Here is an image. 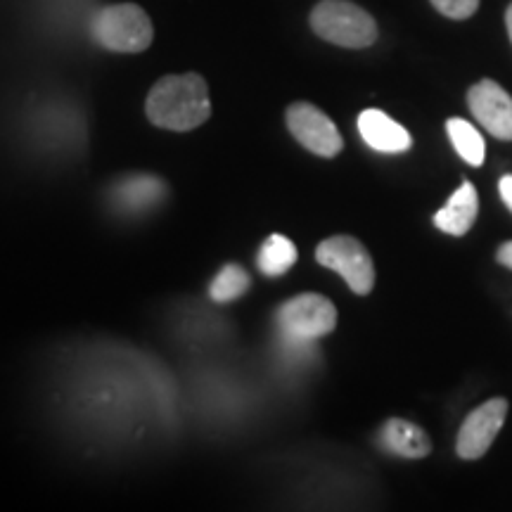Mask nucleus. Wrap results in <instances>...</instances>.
<instances>
[{"mask_svg": "<svg viewBox=\"0 0 512 512\" xmlns=\"http://www.w3.org/2000/svg\"><path fill=\"white\" fill-rule=\"evenodd\" d=\"M444 17L451 19H467L472 17L479 8V0H430Z\"/></svg>", "mask_w": 512, "mask_h": 512, "instance_id": "obj_16", "label": "nucleus"}, {"mask_svg": "<svg viewBox=\"0 0 512 512\" xmlns=\"http://www.w3.org/2000/svg\"><path fill=\"white\" fill-rule=\"evenodd\" d=\"M311 29L339 48H368L377 41V24L349 0H320L311 12Z\"/></svg>", "mask_w": 512, "mask_h": 512, "instance_id": "obj_3", "label": "nucleus"}, {"mask_svg": "<svg viewBox=\"0 0 512 512\" xmlns=\"http://www.w3.org/2000/svg\"><path fill=\"white\" fill-rule=\"evenodd\" d=\"M147 119L166 131H195L211 117L207 81L200 74H171L152 86Z\"/></svg>", "mask_w": 512, "mask_h": 512, "instance_id": "obj_1", "label": "nucleus"}, {"mask_svg": "<svg viewBox=\"0 0 512 512\" xmlns=\"http://www.w3.org/2000/svg\"><path fill=\"white\" fill-rule=\"evenodd\" d=\"M472 117L498 140H512V98L496 81L482 79L467 91Z\"/></svg>", "mask_w": 512, "mask_h": 512, "instance_id": "obj_8", "label": "nucleus"}, {"mask_svg": "<svg viewBox=\"0 0 512 512\" xmlns=\"http://www.w3.org/2000/svg\"><path fill=\"white\" fill-rule=\"evenodd\" d=\"M249 285H252V278H249L245 268L238 264H228L216 273L214 283L209 287V294L214 302L228 304V302H235V299H240L242 294L249 290Z\"/></svg>", "mask_w": 512, "mask_h": 512, "instance_id": "obj_15", "label": "nucleus"}, {"mask_svg": "<svg viewBox=\"0 0 512 512\" xmlns=\"http://www.w3.org/2000/svg\"><path fill=\"white\" fill-rule=\"evenodd\" d=\"M91 34L112 53H143L150 48L155 29L140 5L119 3L100 8L91 19Z\"/></svg>", "mask_w": 512, "mask_h": 512, "instance_id": "obj_2", "label": "nucleus"}, {"mask_svg": "<svg viewBox=\"0 0 512 512\" xmlns=\"http://www.w3.org/2000/svg\"><path fill=\"white\" fill-rule=\"evenodd\" d=\"M278 328L292 342H313L337 328V309L328 297L316 292L287 299L275 313Z\"/></svg>", "mask_w": 512, "mask_h": 512, "instance_id": "obj_4", "label": "nucleus"}, {"mask_svg": "<svg viewBox=\"0 0 512 512\" xmlns=\"http://www.w3.org/2000/svg\"><path fill=\"white\" fill-rule=\"evenodd\" d=\"M297 247L290 238L275 233L264 242V247L259 249V271L268 275V278H278V275H285L290 268L297 264Z\"/></svg>", "mask_w": 512, "mask_h": 512, "instance_id": "obj_13", "label": "nucleus"}, {"mask_svg": "<svg viewBox=\"0 0 512 512\" xmlns=\"http://www.w3.org/2000/svg\"><path fill=\"white\" fill-rule=\"evenodd\" d=\"M380 444L387 448L389 453H394V456L411 460L430 456L432 451L430 437H427L418 425L401 418H392L384 422L380 430Z\"/></svg>", "mask_w": 512, "mask_h": 512, "instance_id": "obj_11", "label": "nucleus"}, {"mask_svg": "<svg viewBox=\"0 0 512 512\" xmlns=\"http://www.w3.org/2000/svg\"><path fill=\"white\" fill-rule=\"evenodd\" d=\"M496 259H498V264H503L505 268H510L512 271V242H505V245L498 247Z\"/></svg>", "mask_w": 512, "mask_h": 512, "instance_id": "obj_18", "label": "nucleus"}, {"mask_svg": "<svg viewBox=\"0 0 512 512\" xmlns=\"http://www.w3.org/2000/svg\"><path fill=\"white\" fill-rule=\"evenodd\" d=\"M505 27H508V36L512 41V3L508 5V10H505Z\"/></svg>", "mask_w": 512, "mask_h": 512, "instance_id": "obj_19", "label": "nucleus"}, {"mask_svg": "<svg viewBox=\"0 0 512 512\" xmlns=\"http://www.w3.org/2000/svg\"><path fill=\"white\" fill-rule=\"evenodd\" d=\"M446 133H448V138H451L453 147H456L458 155L463 157L467 164H472V166L484 164V157H486L484 138H482V133H479L477 128L470 124V121L458 119V117L448 119Z\"/></svg>", "mask_w": 512, "mask_h": 512, "instance_id": "obj_14", "label": "nucleus"}, {"mask_svg": "<svg viewBox=\"0 0 512 512\" xmlns=\"http://www.w3.org/2000/svg\"><path fill=\"white\" fill-rule=\"evenodd\" d=\"M358 133L366 140L368 147H373L384 155H399V152L411 150L413 138L399 121L387 117L382 110H366L358 117Z\"/></svg>", "mask_w": 512, "mask_h": 512, "instance_id": "obj_9", "label": "nucleus"}, {"mask_svg": "<svg viewBox=\"0 0 512 512\" xmlns=\"http://www.w3.org/2000/svg\"><path fill=\"white\" fill-rule=\"evenodd\" d=\"M477 211V188L470 181H463V185L448 197L446 207H441L437 214H434V226H437L441 233L453 235V238H463V235L470 233V228L475 226Z\"/></svg>", "mask_w": 512, "mask_h": 512, "instance_id": "obj_10", "label": "nucleus"}, {"mask_svg": "<svg viewBox=\"0 0 512 512\" xmlns=\"http://www.w3.org/2000/svg\"><path fill=\"white\" fill-rule=\"evenodd\" d=\"M316 261L320 266L330 268L342 275L351 287V292L366 294L373 292L375 287V264L368 249L351 235H332L316 247Z\"/></svg>", "mask_w": 512, "mask_h": 512, "instance_id": "obj_5", "label": "nucleus"}, {"mask_svg": "<svg viewBox=\"0 0 512 512\" xmlns=\"http://www.w3.org/2000/svg\"><path fill=\"white\" fill-rule=\"evenodd\" d=\"M287 128L297 143H302L313 155L332 159L342 152L344 140L339 136L335 121L311 102H292L287 107Z\"/></svg>", "mask_w": 512, "mask_h": 512, "instance_id": "obj_6", "label": "nucleus"}, {"mask_svg": "<svg viewBox=\"0 0 512 512\" xmlns=\"http://www.w3.org/2000/svg\"><path fill=\"white\" fill-rule=\"evenodd\" d=\"M508 408L505 399H491L467 415L456 441L458 456L465 460L482 458L501 432L503 422L508 418Z\"/></svg>", "mask_w": 512, "mask_h": 512, "instance_id": "obj_7", "label": "nucleus"}, {"mask_svg": "<svg viewBox=\"0 0 512 512\" xmlns=\"http://www.w3.org/2000/svg\"><path fill=\"white\" fill-rule=\"evenodd\" d=\"M498 192H501V200L505 207L512 211V176H503L498 183Z\"/></svg>", "mask_w": 512, "mask_h": 512, "instance_id": "obj_17", "label": "nucleus"}, {"mask_svg": "<svg viewBox=\"0 0 512 512\" xmlns=\"http://www.w3.org/2000/svg\"><path fill=\"white\" fill-rule=\"evenodd\" d=\"M164 195L166 183L162 178L143 174L124 178V181L114 185L112 190V200L124 211H131V214H140V211L155 207L157 202H162Z\"/></svg>", "mask_w": 512, "mask_h": 512, "instance_id": "obj_12", "label": "nucleus"}]
</instances>
